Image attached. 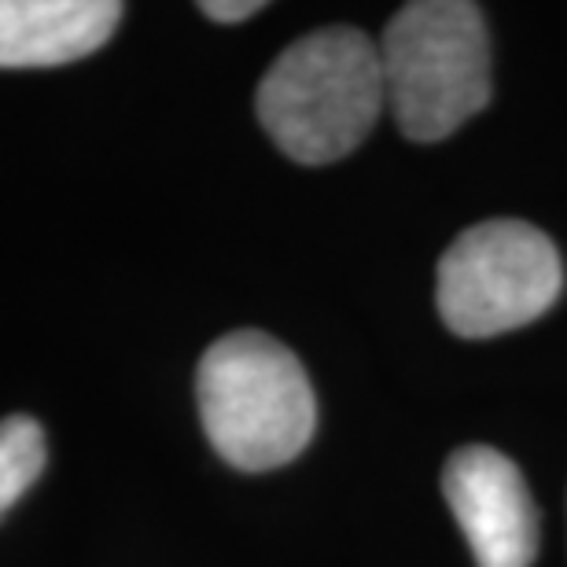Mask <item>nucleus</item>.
Returning a JSON list of instances; mask_svg holds the SVG:
<instances>
[{
    "mask_svg": "<svg viewBox=\"0 0 567 567\" xmlns=\"http://www.w3.org/2000/svg\"><path fill=\"white\" fill-rule=\"evenodd\" d=\"M255 107L262 130L295 163H339L388 107L380 44L354 27L306 33L262 74Z\"/></svg>",
    "mask_w": 567,
    "mask_h": 567,
    "instance_id": "obj_1",
    "label": "nucleus"
},
{
    "mask_svg": "<svg viewBox=\"0 0 567 567\" xmlns=\"http://www.w3.org/2000/svg\"><path fill=\"white\" fill-rule=\"evenodd\" d=\"M196 402L210 446L240 472L295 461L317 427L306 369L266 332L221 336L199 361Z\"/></svg>",
    "mask_w": 567,
    "mask_h": 567,
    "instance_id": "obj_2",
    "label": "nucleus"
},
{
    "mask_svg": "<svg viewBox=\"0 0 567 567\" xmlns=\"http://www.w3.org/2000/svg\"><path fill=\"white\" fill-rule=\"evenodd\" d=\"M383 93L410 141L435 144L491 104V38L468 0H413L380 38Z\"/></svg>",
    "mask_w": 567,
    "mask_h": 567,
    "instance_id": "obj_3",
    "label": "nucleus"
},
{
    "mask_svg": "<svg viewBox=\"0 0 567 567\" xmlns=\"http://www.w3.org/2000/svg\"><path fill=\"white\" fill-rule=\"evenodd\" d=\"M560 291L557 244L519 218L472 225L439 258V313L461 339L516 332L538 321Z\"/></svg>",
    "mask_w": 567,
    "mask_h": 567,
    "instance_id": "obj_4",
    "label": "nucleus"
},
{
    "mask_svg": "<svg viewBox=\"0 0 567 567\" xmlns=\"http://www.w3.org/2000/svg\"><path fill=\"white\" fill-rule=\"evenodd\" d=\"M442 494L480 567L538 560V508L524 472L491 446H464L446 461Z\"/></svg>",
    "mask_w": 567,
    "mask_h": 567,
    "instance_id": "obj_5",
    "label": "nucleus"
},
{
    "mask_svg": "<svg viewBox=\"0 0 567 567\" xmlns=\"http://www.w3.org/2000/svg\"><path fill=\"white\" fill-rule=\"evenodd\" d=\"M122 16L115 0H0V71L85 60L111 41Z\"/></svg>",
    "mask_w": 567,
    "mask_h": 567,
    "instance_id": "obj_6",
    "label": "nucleus"
},
{
    "mask_svg": "<svg viewBox=\"0 0 567 567\" xmlns=\"http://www.w3.org/2000/svg\"><path fill=\"white\" fill-rule=\"evenodd\" d=\"M49 446L44 431L30 416H8L0 421V516L41 480Z\"/></svg>",
    "mask_w": 567,
    "mask_h": 567,
    "instance_id": "obj_7",
    "label": "nucleus"
},
{
    "mask_svg": "<svg viewBox=\"0 0 567 567\" xmlns=\"http://www.w3.org/2000/svg\"><path fill=\"white\" fill-rule=\"evenodd\" d=\"M199 11L214 22H244L262 11V0H207Z\"/></svg>",
    "mask_w": 567,
    "mask_h": 567,
    "instance_id": "obj_8",
    "label": "nucleus"
}]
</instances>
